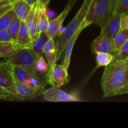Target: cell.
<instances>
[{
	"label": "cell",
	"instance_id": "cell-15",
	"mask_svg": "<svg viewBox=\"0 0 128 128\" xmlns=\"http://www.w3.org/2000/svg\"><path fill=\"white\" fill-rule=\"evenodd\" d=\"M44 54L50 66L56 64L58 61V49L54 39H49L44 48Z\"/></svg>",
	"mask_w": 128,
	"mask_h": 128
},
{
	"label": "cell",
	"instance_id": "cell-27",
	"mask_svg": "<svg viewBox=\"0 0 128 128\" xmlns=\"http://www.w3.org/2000/svg\"><path fill=\"white\" fill-rule=\"evenodd\" d=\"M114 14H128V0H121Z\"/></svg>",
	"mask_w": 128,
	"mask_h": 128
},
{
	"label": "cell",
	"instance_id": "cell-34",
	"mask_svg": "<svg viewBox=\"0 0 128 128\" xmlns=\"http://www.w3.org/2000/svg\"><path fill=\"white\" fill-rule=\"evenodd\" d=\"M14 0H0V8L12 3Z\"/></svg>",
	"mask_w": 128,
	"mask_h": 128
},
{
	"label": "cell",
	"instance_id": "cell-20",
	"mask_svg": "<svg viewBox=\"0 0 128 128\" xmlns=\"http://www.w3.org/2000/svg\"><path fill=\"white\" fill-rule=\"evenodd\" d=\"M96 70L100 67H106L113 62L114 55L109 52H98L96 54Z\"/></svg>",
	"mask_w": 128,
	"mask_h": 128
},
{
	"label": "cell",
	"instance_id": "cell-17",
	"mask_svg": "<svg viewBox=\"0 0 128 128\" xmlns=\"http://www.w3.org/2000/svg\"><path fill=\"white\" fill-rule=\"evenodd\" d=\"M50 39L46 31L39 34L38 36L32 41L31 48L38 54V56H44V48Z\"/></svg>",
	"mask_w": 128,
	"mask_h": 128
},
{
	"label": "cell",
	"instance_id": "cell-1",
	"mask_svg": "<svg viewBox=\"0 0 128 128\" xmlns=\"http://www.w3.org/2000/svg\"><path fill=\"white\" fill-rule=\"evenodd\" d=\"M128 61L114 60L104 68L101 80L102 98L116 96L118 91L124 84L128 71Z\"/></svg>",
	"mask_w": 128,
	"mask_h": 128
},
{
	"label": "cell",
	"instance_id": "cell-5",
	"mask_svg": "<svg viewBox=\"0 0 128 128\" xmlns=\"http://www.w3.org/2000/svg\"><path fill=\"white\" fill-rule=\"evenodd\" d=\"M10 67L14 80L31 87L44 88V82L38 76V72H32L21 66L12 64L11 62Z\"/></svg>",
	"mask_w": 128,
	"mask_h": 128
},
{
	"label": "cell",
	"instance_id": "cell-37",
	"mask_svg": "<svg viewBox=\"0 0 128 128\" xmlns=\"http://www.w3.org/2000/svg\"><path fill=\"white\" fill-rule=\"evenodd\" d=\"M1 64H2V62H1V61H0V66H1Z\"/></svg>",
	"mask_w": 128,
	"mask_h": 128
},
{
	"label": "cell",
	"instance_id": "cell-32",
	"mask_svg": "<svg viewBox=\"0 0 128 128\" xmlns=\"http://www.w3.org/2000/svg\"><path fill=\"white\" fill-rule=\"evenodd\" d=\"M128 94V83L124 85L118 91L116 96L117 95H121V94Z\"/></svg>",
	"mask_w": 128,
	"mask_h": 128
},
{
	"label": "cell",
	"instance_id": "cell-11",
	"mask_svg": "<svg viewBox=\"0 0 128 128\" xmlns=\"http://www.w3.org/2000/svg\"><path fill=\"white\" fill-rule=\"evenodd\" d=\"M91 50L94 54L98 52H109L113 54L112 41L105 34L101 32L91 42Z\"/></svg>",
	"mask_w": 128,
	"mask_h": 128
},
{
	"label": "cell",
	"instance_id": "cell-13",
	"mask_svg": "<svg viewBox=\"0 0 128 128\" xmlns=\"http://www.w3.org/2000/svg\"><path fill=\"white\" fill-rule=\"evenodd\" d=\"M32 42V40L31 38L26 21L24 20H22L18 35L17 40L15 44L14 45L15 50L18 48H31Z\"/></svg>",
	"mask_w": 128,
	"mask_h": 128
},
{
	"label": "cell",
	"instance_id": "cell-2",
	"mask_svg": "<svg viewBox=\"0 0 128 128\" xmlns=\"http://www.w3.org/2000/svg\"><path fill=\"white\" fill-rule=\"evenodd\" d=\"M92 0H84L81 8L70 23L62 30L56 40V45L58 49V61L61 58L62 53L66 48L68 41L71 36L78 30L86 20V15Z\"/></svg>",
	"mask_w": 128,
	"mask_h": 128
},
{
	"label": "cell",
	"instance_id": "cell-28",
	"mask_svg": "<svg viewBox=\"0 0 128 128\" xmlns=\"http://www.w3.org/2000/svg\"><path fill=\"white\" fill-rule=\"evenodd\" d=\"M0 42H11L12 39L8 30H0Z\"/></svg>",
	"mask_w": 128,
	"mask_h": 128
},
{
	"label": "cell",
	"instance_id": "cell-22",
	"mask_svg": "<svg viewBox=\"0 0 128 128\" xmlns=\"http://www.w3.org/2000/svg\"><path fill=\"white\" fill-rule=\"evenodd\" d=\"M15 48L11 42H0V58L9 59L14 53Z\"/></svg>",
	"mask_w": 128,
	"mask_h": 128
},
{
	"label": "cell",
	"instance_id": "cell-23",
	"mask_svg": "<svg viewBox=\"0 0 128 128\" xmlns=\"http://www.w3.org/2000/svg\"><path fill=\"white\" fill-rule=\"evenodd\" d=\"M22 20H20L18 18H16L9 26L8 30L10 33L12 39V44L14 45L16 42V40L18 38V35L19 31H20V26H21V23Z\"/></svg>",
	"mask_w": 128,
	"mask_h": 128
},
{
	"label": "cell",
	"instance_id": "cell-16",
	"mask_svg": "<svg viewBox=\"0 0 128 128\" xmlns=\"http://www.w3.org/2000/svg\"><path fill=\"white\" fill-rule=\"evenodd\" d=\"M11 5L17 17L21 20H26L32 9V6L24 0H14Z\"/></svg>",
	"mask_w": 128,
	"mask_h": 128
},
{
	"label": "cell",
	"instance_id": "cell-21",
	"mask_svg": "<svg viewBox=\"0 0 128 128\" xmlns=\"http://www.w3.org/2000/svg\"><path fill=\"white\" fill-rule=\"evenodd\" d=\"M16 18L17 16L12 8L3 14L0 17V30H7Z\"/></svg>",
	"mask_w": 128,
	"mask_h": 128
},
{
	"label": "cell",
	"instance_id": "cell-19",
	"mask_svg": "<svg viewBox=\"0 0 128 128\" xmlns=\"http://www.w3.org/2000/svg\"><path fill=\"white\" fill-rule=\"evenodd\" d=\"M39 15H38V32L43 31H47L48 28L50 23V18L47 14L46 12V8H39Z\"/></svg>",
	"mask_w": 128,
	"mask_h": 128
},
{
	"label": "cell",
	"instance_id": "cell-24",
	"mask_svg": "<svg viewBox=\"0 0 128 128\" xmlns=\"http://www.w3.org/2000/svg\"><path fill=\"white\" fill-rule=\"evenodd\" d=\"M115 61H127L128 60V40L113 54Z\"/></svg>",
	"mask_w": 128,
	"mask_h": 128
},
{
	"label": "cell",
	"instance_id": "cell-35",
	"mask_svg": "<svg viewBox=\"0 0 128 128\" xmlns=\"http://www.w3.org/2000/svg\"><path fill=\"white\" fill-rule=\"evenodd\" d=\"M24 1H25L26 2H28L29 4L31 5L32 8L34 7L35 6H36L38 4V0H24Z\"/></svg>",
	"mask_w": 128,
	"mask_h": 128
},
{
	"label": "cell",
	"instance_id": "cell-8",
	"mask_svg": "<svg viewBox=\"0 0 128 128\" xmlns=\"http://www.w3.org/2000/svg\"><path fill=\"white\" fill-rule=\"evenodd\" d=\"M76 1L77 0H69L67 4L61 14L57 17L50 20L48 28L46 31L50 38L55 39L60 34L64 21L67 17L72 7L74 6Z\"/></svg>",
	"mask_w": 128,
	"mask_h": 128
},
{
	"label": "cell",
	"instance_id": "cell-12",
	"mask_svg": "<svg viewBox=\"0 0 128 128\" xmlns=\"http://www.w3.org/2000/svg\"><path fill=\"white\" fill-rule=\"evenodd\" d=\"M90 24H91V22H90V21H88V20H85L83 22V23H82V24L81 25V27L78 29V30L72 36H71V38L70 39V40L68 41L66 48H65L63 62H62V64L64 66L65 68H66V70H68L69 67H70V62H71V54H72V50H73L74 45L78 38L80 36L81 32H82L86 28H87L88 26H90Z\"/></svg>",
	"mask_w": 128,
	"mask_h": 128
},
{
	"label": "cell",
	"instance_id": "cell-36",
	"mask_svg": "<svg viewBox=\"0 0 128 128\" xmlns=\"http://www.w3.org/2000/svg\"><path fill=\"white\" fill-rule=\"evenodd\" d=\"M128 83V71H127V74H126V79H125V81H124V84Z\"/></svg>",
	"mask_w": 128,
	"mask_h": 128
},
{
	"label": "cell",
	"instance_id": "cell-10",
	"mask_svg": "<svg viewBox=\"0 0 128 128\" xmlns=\"http://www.w3.org/2000/svg\"><path fill=\"white\" fill-rule=\"evenodd\" d=\"M16 92L19 96L25 100H34L43 94L44 88H34L27 86L17 80H14Z\"/></svg>",
	"mask_w": 128,
	"mask_h": 128
},
{
	"label": "cell",
	"instance_id": "cell-26",
	"mask_svg": "<svg viewBox=\"0 0 128 128\" xmlns=\"http://www.w3.org/2000/svg\"><path fill=\"white\" fill-rule=\"evenodd\" d=\"M0 100H6V101H24L23 99L20 96L11 94L0 86Z\"/></svg>",
	"mask_w": 128,
	"mask_h": 128
},
{
	"label": "cell",
	"instance_id": "cell-9",
	"mask_svg": "<svg viewBox=\"0 0 128 128\" xmlns=\"http://www.w3.org/2000/svg\"><path fill=\"white\" fill-rule=\"evenodd\" d=\"M0 86L12 94L18 96L15 88L14 78L11 72L10 62L8 61L2 62L0 66Z\"/></svg>",
	"mask_w": 128,
	"mask_h": 128
},
{
	"label": "cell",
	"instance_id": "cell-29",
	"mask_svg": "<svg viewBox=\"0 0 128 128\" xmlns=\"http://www.w3.org/2000/svg\"><path fill=\"white\" fill-rule=\"evenodd\" d=\"M51 0H38L37 6L39 8H45L48 6Z\"/></svg>",
	"mask_w": 128,
	"mask_h": 128
},
{
	"label": "cell",
	"instance_id": "cell-4",
	"mask_svg": "<svg viewBox=\"0 0 128 128\" xmlns=\"http://www.w3.org/2000/svg\"><path fill=\"white\" fill-rule=\"evenodd\" d=\"M38 54L31 48H23L15 50L14 53L8 61L11 64L21 66L32 72H37L35 70V62Z\"/></svg>",
	"mask_w": 128,
	"mask_h": 128
},
{
	"label": "cell",
	"instance_id": "cell-25",
	"mask_svg": "<svg viewBox=\"0 0 128 128\" xmlns=\"http://www.w3.org/2000/svg\"><path fill=\"white\" fill-rule=\"evenodd\" d=\"M34 68L37 72L46 74L50 68V65L44 56H38L35 62Z\"/></svg>",
	"mask_w": 128,
	"mask_h": 128
},
{
	"label": "cell",
	"instance_id": "cell-6",
	"mask_svg": "<svg viewBox=\"0 0 128 128\" xmlns=\"http://www.w3.org/2000/svg\"><path fill=\"white\" fill-rule=\"evenodd\" d=\"M68 71L62 64H55L50 66L46 73V82L53 87L60 88L70 82V78Z\"/></svg>",
	"mask_w": 128,
	"mask_h": 128
},
{
	"label": "cell",
	"instance_id": "cell-30",
	"mask_svg": "<svg viewBox=\"0 0 128 128\" xmlns=\"http://www.w3.org/2000/svg\"><path fill=\"white\" fill-rule=\"evenodd\" d=\"M121 28L128 29V14L122 15L121 19Z\"/></svg>",
	"mask_w": 128,
	"mask_h": 128
},
{
	"label": "cell",
	"instance_id": "cell-7",
	"mask_svg": "<svg viewBox=\"0 0 128 128\" xmlns=\"http://www.w3.org/2000/svg\"><path fill=\"white\" fill-rule=\"evenodd\" d=\"M42 95L44 99L50 102H80L82 101L78 92L68 93L53 86L45 90Z\"/></svg>",
	"mask_w": 128,
	"mask_h": 128
},
{
	"label": "cell",
	"instance_id": "cell-14",
	"mask_svg": "<svg viewBox=\"0 0 128 128\" xmlns=\"http://www.w3.org/2000/svg\"><path fill=\"white\" fill-rule=\"evenodd\" d=\"M122 16V14H114L111 20L101 29V32L105 34L110 40H112L114 36L121 28Z\"/></svg>",
	"mask_w": 128,
	"mask_h": 128
},
{
	"label": "cell",
	"instance_id": "cell-31",
	"mask_svg": "<svg viewBox=\"0 0 128 128\" xmlns=\"http://www.w3.org/2000/svg\"><path fill=\"white\" fill-rule=\"evenodd\" d=\"M121 0H110V2H111V8H112V11L113 14L115 13L116 10L118 8V6Z\"/></svg>",
	"mask_w": 128,
	"mask_h": 128
},
{
	"label": "cell",
	"instance_id": "cell-33",
	"mask_svg": "<svg viewBox=\"0 0 128 128\" xmlns=\"http://www.w3.org/2000/svg\"><path fill=\"white\" fill-rule=\"evenodd\" d=\"M11 8H12V5H11V4L6 5V6H3V7L2 8H0V17H1L3 14H4L5 12H7L8 11L11 10Z\"/></svg>",
	"mask_w": 128,
	"mask_h": 128
},
{
	"label": "cell",
	"instance_id": "cell-3",
	"mask_svg": "<svg viewBox=\"0 0 128 128\" xmlns=\"http://www.w3.org/2000/svg\"><path fill=\"white\" fill-rule=\"evenodd\" d=\"M113 14L110 0H92L86 20L102 29Z\"/></svg>",
	"mask_w": 128,
	"mask_h": 128
},
{
	"label": "cell",
	"instance_id": "cell-18",
	"mask_svg": "<svg viewBox=\"0 0 128 128\" xmlns=\"http://www.w3.org/2000/svg\"><path fill=\"white\" fill-rule=\"evenodd\" d=\"M128 40V29L121 28L111 40L114 52L117 51Z\"/></svg>",
	"mask_w": 128,
	"mask_h": 128
}]
</instances>
